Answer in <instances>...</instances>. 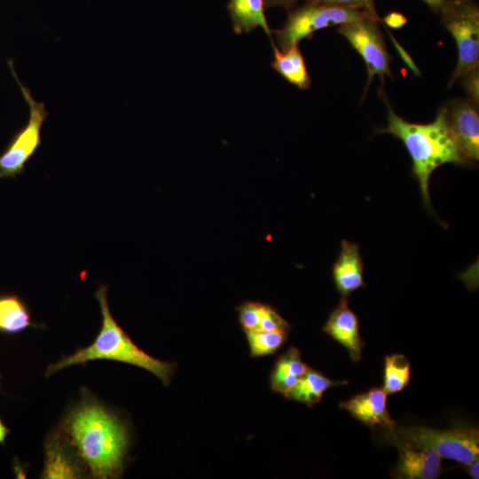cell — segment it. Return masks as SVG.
Listing matches in <instances>:
<instances>
[{
	"instance_id": "277c9868",
	"label": "cell",
	"mask_w": 479,
	"mask_h": 479,
	"mask_svg": "<svg viewBox=\"0 0 479 479\" xmlns=\"http://www.w3.org/2000/svg\"><path fill=\"white\" fill-rule=\"evenodd\" d=\"M394 445L405 444L434 451L442 459L456 460L464 466L479 457L478 428L459 422L447 429L422 426L397 428L386 431Z\"/></svg>"
},
{
	"instance_id": "d4e9b609",
	"label": "cell",
	"mask_w": 479,
	"mask_h": 479,
	"mask_svg": "<svg viewBox=\"0 0 479 479\" xmlns=\"http://www.w3.org/2000/svg\"><path fill=\"white\" fill-rule=\"evenodd\" d=\"M479 67L475 68L468 73H467L465 75H463L460 79H462V85L467 91L468 95V98L478 105L479 102Z\"/></svg>"
},
{
	"instance_id": "2e32d148",
	"label": "cell",
	"mask_w": 479,
	"mask_h": 479,
	"mask_svg": "<svg viewBox=\"0 0 479 479\" xmlns=\"http://www.w3.org/2000/svg\"><path fill=\"white\" fill-rule=\"evenodd\" d=\"M227 8L236 34L249 33L260 27L269 36L271 43H274L272 31L264 14L263 0H230Z\"/></svg>"
},
{
	"instance_id": "4316f807",
	"label": "cell",
	"mask_w": 479,
	"mask_h": 479,
	"mask_svg": "<svg viewBox=\"0 0 479 479\" xmlns=\"http://www.w3.org/2000/svg\"><path fill=\"white\" fill-rule=\"evenodd\" d=\"M299 1L300 0H263V3L265 9L271 7H283L290 11Z\"/></svg>"
},
{
	"instance_id": "7c38bea8",
	"label": "cell",
	"mask_w": 479,
	"mask_h": 479,
	"mask_svg": "<svg viewBox=\"0 0 479 479\" xmlns=\"http://www.w3.org/2000/svg\"><path fill=\"white\" fill-rule=\"evenodd\" d=\"M335 288L343 298L365 287L364 262L359 245L347 240L341 241V249L332 267Z\"/></svg>"
},
{
	"instance_id": "d6986e66",
	"label": "cell",
	"mask_w": 479,
	"mask_h": 479,
	"mask_svg": "<svg viewBox=\"0 0 479 479\" xmlns=\"http://www.w3.org/2000/svg\"><path fill=\"white\" fill-rule=\"evenodd\" d=\"M37 326L25 302L16 294L0 295V332L19 334L30 326Z\"/></svg>"
},
{
	"instance_id": "44dd1931",
	"label": "cell",
	"mask_w": 479,
	"mask_h": 479,
	"mask_svg": "<svg viewBox=\"0 0 479 479\" xmlns=\"http://www.w3.org/2000/svg\"><path fill=\"white\" fill-rule=\"evenodd\" d=\"M253 357L271 355L279 349L288 338L287 331H245Z\"/></svg>"
},
{
	"instance_id": "3957f363",
	"label": "cell",
	"mask_w": 479,
	"mask_h": 479,
	"mask_svg": "<svg viewBox=\"0 0 479 479\" xmlns=\"http://www.w3.org/2000/svg\"><path fill=\"white\" fill-rule=\"evenodd\" d=\"M102 315L101 328L88 347L79 349L74 354L64 357L48 366L46 375L73 365H84L91 360L108 359L141 367L161 380L168 386L175 373L177 364L159 360L143 351L122 330L113 317L107 301V287L100 285L95 292Z\"/></svg>"
},
{
	"instance_id": "cb8c5ba5",
	"label": "cell",
	"mask_w": 479,
	"mask_h": 479,
	"mask_svg": "<svg viewBox=\"0 0 479 479\" xmlns=\"http://www.w3.org/2000/svg\"><path fill=\"white\" fill-rule=\"evenodd\" d=\"M305 2L319 4L333 7H349L364 10L376 19H380L374 0H305Z\"/></svg>"
},
{
	"instance_id": "f546056e",
	"label": "cell",
	"mask_w": 479,
	"mask_h": 479,
	"mask_svg": "<svg viewBox=\"0 0 479 479\" xmlns=\"http://www.w3.org/2000/svg\"><path fill=\"white\" fill-rule=\"evenodd\" d=\"M9 433V429L5 427L3 421L0 420V444L4 442L6 436Z\"/></svg>"
},
{
	"instance_id": "52a82bcc",
	"label": "cell",
	"mask_w": 479,
	"mask_h": 479,
	"mask_svg": "<svg viewBox=\"0 0 479 479\" xmlns=\"http://www.w3.org/2000/svg\"><path fill=\"white\" fill-rule=\"evenodd\" d=\"M8 65L29 106V117L27 124L16 132L0 154V178H15L23 174L26 163L42 144L41 129L48 115L44 104L35 101L28 88L21 83L11 59Z\"/></svg>"
},
{
	"instance_id": "30bf717a",
	"label": "cell",
	"mask_w": 479,
	"mask_h": 479,
	"mask_svg": "<svg viewBox=\"0 0 479 479\" xmlns=\"http://www.w3.org/2000/svg\"><path fill=\"white\" fill-rule=\"evenodd\" d=\"M323 331L346 349L353 362L361 359L364 342L359 334L358 318L349 307L348 298L340 299L323 326Z\"/></svg>"
},
{
	"instance_id": "484cf974",
	"label": "cell",
	"mask_w": 479,
	"mask_h": 479,
	"mask_svg": "<svg viewBox=\"0 0 479 479\" xmlns=\"http://www.w3.org/2000/svg\"><path fill=\"white\" fill-rule=\"evenodd\" d=\"M383 21L393 28L402 27L406 23V18L401 13L393 12L389 13L384 19Z\"/></svg>"
},
{
	"instance_id": "7402d4cb",
	"label": "cell",
	"mask_w": 479,
	"mask_h": 479,
	"mask_svg": "<svg viewBox=\"0 0 479 479\" xmlns=\"http://www.w3.org/2000/svg\"><path fill=\"white\" fill-rule=\"evenodd\" d=\"M290 324L271 305L263 304L262 315L256 330L287 331Z\"/></svg>"
},
{
	"instance_id": "ac0fdd59",
	"label": "cell",
	"mask_w": 479,
	"mask_h": 479,
	"mask_svg": "<svg viewBox=\"0 0 479 479\" xmlns=\"http://www.w3.org/2000/svg\"><path fill=\"white\" fill-rule=\"evenodd\" d=\"M348 383L347 381H333L322 373L309 367L304 375L289 391L286 398L298 401L312 407L321 401L323 394L328 389Z\"/></svg>"
},
{
	"instance_id": "8992f818",
	"label": "cell",
	"mask_w": 479,
	"mask_h": 479,
	"mask_svg": "<svg viewBox=\"0 0 479 479\" xmlns=\"http://www.w3.org/2000/svg\"><path fill=\"white\" fill-rule=\"evenodd\" d=\"M439 13L458 48V62L450 88L467 73L479 67V9L474 0H450Z\"/></svg>"
},
{
	"instance_id": "4fadbf2b",
	"label": "cell",
	"mask_w": 479,
	"mask_h": 479,
	"mask_svg": "<svg viewBox=\"0 0 479 479\" xmlns=\"http://www.w3.org/2000/svg\"><path fill=\"white\" fill-rule=\"evenodd\" d=\"M398 449V461L394 477L402 479H436L443 471L442 458L434 451L405 445Z\"/></svg>"
},
{
	"instance_id": "ffe728a7",
	"label": "cell",
	"mask_w": 479,
	"mask_h": 479,
	"mask_svg": "<svg viewBox=\"0 0 479 479\" xmlns=\"http://www.w3.org/2000/svg\"><path fill=\"white\" fill-rule=\"evenodd\" d=\"M410 380L411 365L404 355L392 354L385 357L382 389L387 394L402 391Z\"/></svg>"
},
{
	"instance_id": "603a6c76",
	"label": "cell",
	"mask_w": 479,
	"mask_h": 479,
	"mask_svg": "<svg viewBox=\"0 0 479 479\" xmlns=\"http://www.w3.org/2000/svg\"><path fill=\"white\" fill-rule=\"evenodd\" d=\"M263 305L257 302H247L238 308L239 320L244 332L258 328Z\"/></svg>"
},
{
	"instance_id": "5bb4252c",
	"label": "cell",
	"mask_w": 479,
	"mask_h": 479,
	"mask_svg": "<svg viewBox=\"0 0 479 479\" xmlns=\"http://www.w3.org/2000/svg\"><path fill=\"white\" fill-rule=\"evenodd\" d=\"M76 453L59 437L52 436L45 446V462L42 478L74 479L82 477L81 464Z\"/></svg>"
},
{
	"instance_id": "f1b7e54d",
	"label": "cell",
	"mask_w": 479,
	"mask_h": 479,
	"mask_svg": "<svg viewBox=\"0 0 479 479\" xmlns=\"http://www.w3.org/2000/svg\"><path fill=\"white\" fill-rule=\"evenodd\" d=\"M467 470V473L468 475L474 478V479H478V468H479V459H475L474 461H472L471 463H469L468 465H466L464 466Z\"/></svg>"
},
{
	"instance_id": "8fae6325",
	"label": "cell",
	"mask_w": 479,
	"mask_h": 479,
	"mask_svg": "<svg viewBox=\"0 0 479 479\" xmlns=\"http://www.w3.org/2000/svg\"><path fill=\"white\" fill-rule=\"evenodd\" d=\"M387 393L382 388H372L340 403L342 409L369 428L390 429L397 425L387 409Z\"/></svg>"
},
{
	"instance_id": "9a60e30c",
	"label": "cell",
	"mask_w": 479,
	"mask_h": 479,
	"mask_svg": "<svg viewBox=\"0 0 479 479\" xmlns=\"http://www.w3.org/2000/svg\"><path fill=\"white\" fill-rule=\"evenodd\" d=\"M308 368L302 359L300 350L291 346L274 364L270 375L271 390L286 397Z\"/></svg>"
},
{
	"instance_id": "e0dca14e",
	"label": "cell",
	"mask_w": 479,
	"mask_h": 479,
	"mask_svg": "<svg viewBox=\"0 0 479 479\" xmlns=\"http://www.w3.org/2000/svg\"><path fill=\"white\" fill-rule=\"evenodd\" d=\"M272 68L291 84L301 90H308L311 80L298 44L291 46L286 51H280L275 43H272Z\"/></svg>"
},
{
	"instance_id": "83f0119b",
	"label": "cell",
	"mask_w": 479,
	"mask_h": 479,
	"mask_svg": "<svg viewBox=\"0 0 479 479\" xmlns=\"http://www.w3.org/2000/svg\"><path fill=\"white\" fill-rule=\"evenodd\" d=\"M435 12H440L450 0H422Z\"/></svg>"
},
{
	"instance_id": "6da1fadb",
	"label": "cell",
	"mask_w": 479,
	"mask_h": 479,
	"mask_svg": "<svg viewBox=\"0 0 479 479\" xmlns=\"http://www.w3.org/2000/svg\"><path fill=\"white\" fill-rule=\"evenodd\" d=\"M64 434L94 478H115L124 468L130 446L124 422L95 399H85L67 416Z\"/></svg>"
},
{
	"instance_id": "9c48e42d",
	"label": "cell",
	"mask_w": 479,
	"mask_h": 479,
	"mask_svg": "<svg viewBox=\"0 0 479 479\" xmlns=\"http://www.w3.org/2000/svg\"><path fill=\"white\" fill-rule=\"evenodd\" d=\"M445 107V115L452 137L457 148L467 162L479 160V114L478 105L469 98L450 101Z\"/></svg>"
},
{
	"instance_id": "5b68a950",
	"label": "cell",
	"mask_w": 479,
	"mask_h": 479,
	"mask_svg": "<svg viewBox=\"0 0 479 479\" xmlns=\"http://www.w3.org/2000/svg\"><path fill=\"white\" fill-rule=\"evenodd\" d=\"M367 17L376 19L357 8L333 7L305 2L304 4L290 10L283 27L273 31L276 46L280 51H286L291 46L298 44L301 40L310 38L317 30Z\"/></svg>"
},
{
	"instance_id": "7a4b0ae2",
	"label": "cell",
	"mask_w": 479,
	"mask_h": 479,
	"mask_svg": "<svg viewBox=\"0 0 479 479\" xmlns=\"http://www.w3.org/2000/svg\"><path fill=\"white\" fill-rule=\"evenodd\" d=\"M386 103L388 123L378 133H389L403 142L412 161V173L418 181L422 202L435 215L428 191L432 173L445 163L467 164L452 137L445 107L438 111L434 122L421 124L404 120Z\"/></svg>"
},
{
	"instance_id": "ba28073f",
	"label": "cell",
	"mask_w": 479,
	"mask_h": 479,
	"mask_svg": "<svg viewBox=\"0 0 479 479\" xmlns=\"http://www.w3.org/2000/svg\"><path fill=\"white\" fill-rule=\"evenodd\" d=\"M378 20L367 17L356 21L340 25L338 32L364 59L368 74L364 97L375 75L381 79L384 75L391 76L390 59L383 35L379 27Z\"/></svg>"
}]
</instances>
